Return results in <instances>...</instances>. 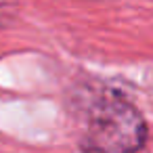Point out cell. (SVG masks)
<instances>
[{"instance_id":"cell-1","label":"cell","mask_w":153,"mask_h":153,"mask_svg":"<svg viewBox=\"0 0 153 153\" xmlns=\"http://www.w3.org/2000/svg\"><path fill=\"white\" fill-rule=\"evenodd\" d=\"M147 136V120L128 99L107 90L84 101L82 153H140Z\"/></svg>"},{"instance_id":"cell-2","label":"cell","mask_w":153,"mask_h":153,"mask_svg":"<svg viewBox=\"0 0 153 153\" xmlns=\"http://www.w3.org/2000/svg\"><path fill=\"white\" fill-rule=\"evenodd\" d=\"M4 13V0H0V15Z\"/></svg>"}]
</instances>
